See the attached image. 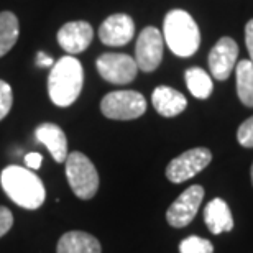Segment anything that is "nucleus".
Instances as JSON below:
<instances>
[{"label": "nucleus", "instance_id": "nucleus-1", "mask_svg": "<svg viewBox=\"0 0 253 253\" xmlns=\"http://www.w3.org/2000/svg\"><path fill=\"white\" fill-rule=\"evenodd\" d=\"M0 183L5 194L23 209H38L46 197L43 181L28 168L17 165L7 166L0 174Z\"/></svg>", "mask_w": 253, "mask_h": 253}, {"label": "nucleus", "instance_id": "nucleus-2", "mask_svg": "<svg viewBox=\"0 0 253 253\" xmlns=\"http://www.w3.org/2000/svg\"><path fill=\"white\" fill-rule=\"evenodd\" d=\"M84 84L83 64L74 56H63L53 64L48 78L49 99L58 107H69L78 100Z\"/></svg>", "mask_w": 253, "mask_h": 253}, {"label": "nucleus", "instance_id": "nucleus-3", "mask_svg": "<svg viewBox=\"0 0 253 253\" xmlns=\"http://www.w3.org/2000/svg\"><path fill=\"white\" fill-rule=\"evenodd\" d=\"M163 40L179 58L192 56L201 44V32L196 20L184 10H171L165 17Z\"/></svg>", "mask_w": 253, "mask_h": 253}, {"label": "nucleus", "instance_id": "nucleus-4", "mask_svg": "<svg viewBox=\"0 0 253 253\" xmlns=\"http://www.w3.org/2000/svg\"><path fill=\"white\" fill-rule=\"evenodd\" d=\"M66 178L79 199H92L99 189V174L94 163L81 151H73L66 158Z\"/></svg>", "mask_w": 253, "mask_h": 253}, {"label": "nucleus", "instance_id": "nucleus-5", "mask_svg": "<svg viewBox=\"0 0 253 253\" xmlns=\"http://www.w3.org/2000/svg\"><path fill=\"white\" fill-rule=\"evenodd\" d=\"M100 112L112 120H133L146 112V100L136 90H114L102 99Z\"/></svg>", "mask_w": 253, "mask_h": 253}, {"label": "nucleus", "instance_id": "nucleus-6", "mask_svg": "<svg viewBox=\"0 0 253 253\" xmlns=\"http://www.w3.org/2000/svg\"><path fill=\"white\" fill-rule=\"evenodd\" d=\"M212 161V153L207 148H192L184 151L183 155L171 160V163L166 168V178L171 183L179 184L191 178H194L197 173H201Z\"/></svg>", "mask_w": 253, "mask_h": 253}, {"label": "nucleus", "instance_id": "nucleus-7", "mask_svg": "<svg viewBox=\"0 0 253 253\" xmlns=\"http://www.w3.org/2000/svg\"><path fill=\"white\" fill-rule=\"evenodd\" d=\"M97 71L102 78L110 84L124 85L131 83L136 78L138 66L128 54L122 53H105L97 58Z\"/></svg>", "mask_w": 253, "mask_h": 253}, {"label": "nucleus", "instance_id": "nucleus-8", "mask_svg": "<svg viewBox=\"0 0 253 253\" xmlns=\"http://www.w3.org/2000/svg\"><path fill=\"white\" fill-rule=\"evenodd\" d=\"M163 44L165 40L160 30L155 27H146L140 33L135 46V61L138 69L143 73H151L158 68L163 59Z\"/></svg>", "mask_w": 253, "mask_h": 253}, {"label": "nucleus", "instance_id": "nucleus-9", "mask_svg": "<svg viewBox=\"0 0 253 253\" xmlns=\"http://www.w3.org/2000/svg\"><path fill=\"white\" fill-rule=\"evenodd\" d=\"M202 199H204V188L199 184L189 186L173 204L169 206L166 212V220L169 225L181 229V227L189 225L192 219L196 217Z\"/></svg>", "mask_w": 253, "mask_h": 253}, {"label": "nucleus", "instance_id": "nucleus-10", "mask_svg": "<svg viewBox=\"0 0 253 253\" xmlns=\"http://www.w3.org/2000/svg\"><path fill=\"white\" fill-rule=\"evenodd\" d=\"M237 58H239V46H237L235 40L229 37L220 38L209 53V68L212 78L217 81L229 79L237 64Z\"/></svg>", "mask_w": 253, "mask_h": 253}, {"label": "nucleus", "instance_id": "nucleus-11", "mask_svg": "<svg viewBox=\"0 0 253 253\" xmlns=\"http://www.w3.org/2000/svg\"><path fill=\"white\" fill-rule=\"evenodd\" d=\"M135 23L128 15L115 13L104 20L99 28L100 42L107 46H124L133 38Z\"/></svg>", "mask_w": 253, "mask_h": 253}, {"label": "nucleus", "instance_id": "nucleus-12", "mask_svg": "<svg viewBox=\"0 0 253 253\" xmlns=\"http://www.w3.org/2000/svg\"><path fill=\"white\" fill-rule=\"evenodd\" d=\"M94 32L92 27L87 22H69L63 25L58 32V43L66 53H69L71 56L78 53H83L89 48V44L92 43Z\"/></svg>", "mask_w": 253, "mask_h": 253}, {"label": "nucleus", "instance_id": "nucleus-13", "mask_svg": "<svg viewBox=\"0 0 253 253\" xmlns=\"http://www.w3.org/2000/svg\"><path fill=\"white\" fill-rule=\"evenodd\" d=\"M35 136L40 143L46 146L54 161L64 163L68 158V138L61 126L56 124H42L35 130Z\"/></svg>", "mask_w": 253, "mask_h": 253}, {"label": "nucleus", "instance_id": "nucleus-14", "mask_svg": "<svg viewBox=\"0 0 253 253\" xmlns=\"http://www.w3.org/2000/svg\"><path fill=\"white\" fill-rule=\"evenodd\" d=\"M151 102L155 110L163 117H176L181 112H184L188 100L179 90H176L168 85H160L151 94Z\"/></svg>", "mask_w": 253, "mask_h": 253}, {"label": "nucleus", "instance_id": "nucleus-15", "mask_svg": "<svg viewBox=\"0 0 253 253\" xmlns=\"http://www.w3.org/2000/svg\"><path fill=\"white\" fill-rule=\"evenodd\" d=\"M204 222L209 232L214 235L230 232L234 229V217H232L230 207L224 199H220V197H215V199H212L209 204L206 206Z\"/></svg>", "mask_w": 253, "mask_h": 253}, {"label": "nucleus", "instance_id": "nucleus-16", "mask_svg": "<svg viewBox=\"0 0 253 253\" xmlns=\"http://www.w3.org/2000/svg\"><path fill=\"white\" fill-rule=\"evenodd\" d=\"M56 253H102V249L94 235L73 230L59 239Z\"/></svg>", "mask_w": 253, "mask_h": 253}, {"label": "nucleus", "instance_id": "nucleus-17", "mask_svg": "<svg viewBox=\"0 0 253 253\" xmlns=\"http://www.w3.org/2000/svg\"><path fill=\"white\" fill-rule=\"evenodd\" d=\"M235 76L240 102L247 107H253V64L250 59H242L235 64Z\"/></svg>", "mask_w": 253, "mask_h": 253}, {"label": "nucleus", "instance_id": "nucleus-18", "mask_svg": "<svg viewBox=\"0 0 253 253\" xmlns=\"http://www.w3.org/2000/svg\"><path fill=\"white\" fill-rule=\"evenodd\" d=\"M20 33L18 18L12 12L0 13V58L15 46Z\"/></svg>", "mask_w": 253, "mask_h": 253}, {"label": "nucleus", "instance_id": "nucleus-19", "mask_svg": "<svg viewBox=\"0 0 253 253\" xmlns=\"http://www.w3.org/2000/svg\"><path fill=\"white\" fill-rule=\"evenodd\" d=\"M186 84H188L189 92L194 95L196 99H207L212 94L214 84H212V78L201 68H191L186 71L184 74Z\"/></svg>", "mask_w": 253, "mask_h": 253}, {"label": "nucleus", "instance_id": "nucleus-20", "mask_svg": "<svg viewBox=\"0 0 253 253\" xmlns=\"http://www.w3.org/2000/svg\"><path fill=\"white\" fill-rule=\"evenodd\" d=\"M179 253H214V245L207 239L191 235L179 244Z\"/></svg>", "mask_w": 253, "mask_h": 253}, {"label": "nucleus", "instance_id": "nucleus-21", "mask_svg": "<svg viewBox=\"0 0 253 253\" xmlns=\"http://www.w3.org/2000/svg\"><path fill=\"white\" fill-rule=\"evenodd\" d=\"M12 104H13L12 87L5 81H0V120L7 117V114L12 109Z\"/></svg>", "mask_w": 253, "mask_h": 253}, {"label": "nucleus", "instance_id": "nucleus-22", "mask_svg": "<svg viewBox=\"0 0 253 253\" xmlns=\"http://www.w3.org/2000/svg\"><path fill=\"white\" fill-rule=\"evenodd\" d=\"M237 140L245 148H253V115L239 126V130H237Z\"/></svg>", "mask_w": 253, "mask_h": 253}, {"label": "nucleus", "instance_id": "nucleus-23", "mask_svg": "<svg viewBox=\"0 0 253 253\" xmlns=\"http://www.w3.org/2000/svg\"><path fill=\"white\" fill-rule=\"evenodd\" d=\"M13 225V215L7 207L0 206V237H3Z\"/></svg>", "mask_w": 253, "mask_h": 253}, {"label": "nucleus", "instance_id": "nucleus-24", "mask_svg": "<svg viewBox=\"0 0 253 253\" xmlns=\"http://www.w3.org/2000/svg\"><path fill=\"white\" fill-rule=\"evenodd\" d=\"M25 165H27V168L28 169H38L40 166H42L43 163V156L40 155V153H28V155H25Z\"/></svg>", "mask_w": 253, "mask_h": 253}, {"label": "nucleus", "instance_id": "nucleus-25", "mask_svg": "<svg viewBox=\"0 0 253 253\" xmlns=\"http://www.w3.org/2000/svg\"><path fill=\"white\" fill-rule=\"evenodd\" d=\"M245 43H247V49H249V54H250V61L253 64V20H250L245 27Z\"/></svg>", "mask_w": 253, "mask_h": 253}, {"label": "nucleus", "instance_id": "nucleus-26", "mask_svg": "<svg viewBox=\"0 0 253 253\" xmlns=\"http://www.w3.org/2000/svg\"><path fill=\"white\" fill-rule=\"evenodd\" d=\"M37 63H38V66H42V68H48V66H53V58L46 56L43 51H40L37 56Z\"/></svg>", "mask_w": 253, "mask_h": 253}, {"label": "nucleus", "instance_id": "nucleus-27", "mask_svg": "<svg viewBox=\"0 0 253 253\" xmlns=\"http://www.w3.org/2000/svg\"><path fill=\"white\" fill-rule=\"evenodd\" d=\"M250 176H252V183H253V165H252V169H250Z\"/></svg>", "mask_w": 253, "mask_h": 253}]
</instances>
